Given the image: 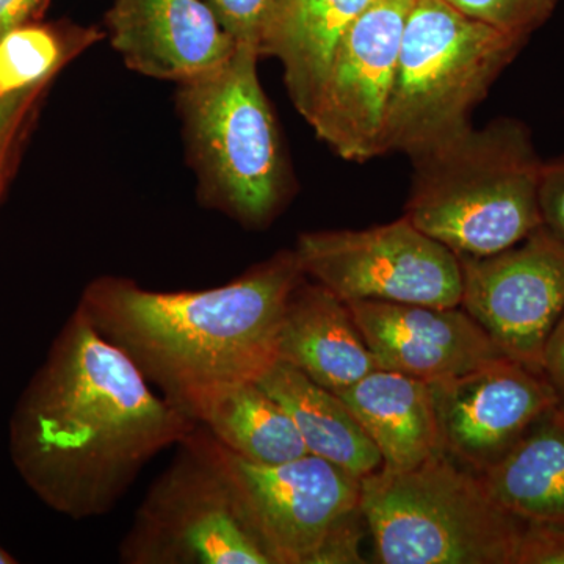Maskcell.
Returning a JSON list of instances; mask_svg holds the SVG:
<instances>
[{"instance_id":"obj_21","label":"cell","mask_w":564,"mask_h":564,"mask_svg":"<svg viewBox=\"0 0 564 564\" xmlns=\"http://www.w3.org/2000/svg\"><path fill=\"white\" fill-rule=\"evenodd\" d=\"M77 52L50 29H14L0 40V96L44 87Z\"/></svg>"},{"instance_id":"obj_25","label":"cell","mask_w":564,"mask_h":564,"mask_svg":"<svg viewBox=\"0 0 564 564\" xmlns=\"http://www.w3.org/2000/svg\"><path fill=\"white\" fill-rule=\"evenodd\" d=\"M41 88L43 87L0 96V192L9 173L14 143Z\"/></svg>"},{"instance_id":"obj_8","label":"cell","mask_w":564,"mask_h":564,"mask_svg":"<svg viewBox=\"0 0 564 564\" xmlns=\"http://www.w3.org/2000/svg\"><path fill=\"white\" fill-rule=\"evenodd\" d=\"M217 447L272 564L362 563L361 478L313 454L259 464Z\"/></svg>"},{"instance_id":"obj_14","label":"cell","mask_w":564,"mask_h":564,"mask_svg":"<svg viewBox=\"0 0 564 564\" xmlns=\"http://www.w3.org/2000/svg\"><path fill=\"white\" fill-rule=\"evenodd\" d=\"M107 29L129 68L180 85L218 68L237 47L203 0H117Z\"/></svg>"},{"instance_id":"obj_17","label":"cell","mask_w":564,"mask_h":564,"mask_svg":"<svg viewBox=\"0 0 564 564\" xmlns=\"http://www.w3.org/2000/svg\"><path fill=\"white\" fill-rule=\"evenodd\" d=\"M337 395L377 445L384 469H411L443 452L432 386L378 367Z\"/></svg>"},{"instance_id":"obj_3","label":"cell","mask_w":564,"mask_h":564,"mask_svg":"<svg viewBox=\"0 0 564 564\" xmlns=\"http://www.w3.org/2000/svg\"><path fill=\"white\" fill-rule=\"evenodd\" d=\"M413 161L404 217L456 256L496 254L543 226L544 161L521 121L470 128Z\"/></svg>"},{"instance_id":"obj_10","label":"cell","mask_w":564,"mask_h":564,"mask_svg":"<svg viewBox=\"0 0 564 564\" xmlns=\"http://www.w3.org/2000/svg\"><path fill=\"white\" fill-rule=\"evenodd\" d=\"M458 258L463 310L503 355L543 372L545 344L564 313V240L543 225L496 254Z\"/></svg>"},{"instance_id":"obj_24","label":"cell","mask_w":564,"mask_h":564,"mask_svg":"<svg viewBox=\"0 0 564 564\" xmlns=\"http://www.w3.org/2000/svg\"><path fill=\"white\" fill-rule=\"evenodd\" d=\"M514 564H564V521H525Z\"/></svg>"},{"instance_id":"obj_26","label":"cell","mask_w":564,"mask_h":564,"mask_svg":"<svg viewBox=\"0 0 564 564\" xmlns=\"http://www.w3.org/2000/svg\"><path fill=\"white\" fill-rule=\"evenodd\" d=\"M540 206L545 228L564 240V155L544 162L541 172Z\"/></svg>"},{"instance_id":"obj_6","label":"cell","mask_w":564,"mask_h":564,"mask_svg":"<svg viewBox=\"0 0 564 564\" xmlns=\"http://www.w3.org/2000/svg\"><path fill=\"white\" fill-rule=\"evenodd\" d=\"M361 511L383 564H514L525 524L444 452L362 477Z\"/></svg>"},{"instance_id":"obj_23","label":"cell","mask_w":564,"mask_h":564,"mask_svg":"<svg viewBox=\"0 0 564 564\" xmlns=\"http://www.w3.org/2000/svg\"><path fill=\"white\" fill-rule=\"evenodd\" d=\"M237 44L259 51L272 0H203ZM261 55V54H259Z\"/></svg>"},{"instance_id":"obj_9","label":"cell","mask_w":564,"mask_h":564,"mask_svg":"<svg viewBox=\"0 0 564 564\" xmlns=\"http://www.w3.org/2000/svg\"><path fill=\"white\" fill-rule=\"evenodd\" d=\"M307 280L343 302L462 306V262L406 217L361 231L304 232L295 247Z\"/></svg>"},{"instance_id":"obj_16","label":"cell","mask_w":564,"mask_h":564,"mask_svg":"<svg viewBox=\"0 0 564 564\" xmlns=\"http://www.w3.org/2000/svg\"><path fill=\"white\" fill-rule=\"evenodd\" d=\"M372 0H272L259 54L276 58L304 120L315 109L345 33Z\"/></svg>"},{"instance_id":"obj_22","label":"cell","mask_w":564,"mask_h":564,"mask_svg":"<svg viewBox=\"0 0 564 564\" xmlns=\"http://www.w3.org/2000/svg\"><path fill=\"white\" fill-rule=\"evenodd\" d=\"M455 9L499 31L529 41L554 13L560 0H447Z\"/></svg>"},{"instance_id":"obj_1","label":"cell","mask_w":564,"mask_h":564,"mask_svg":"<svg viewBox=\"0 0 564 564\" xmlns=\"http://www.w3.org/2000/svg\"><path fill=\"white\" fill-rule=\"evenodd\" d=\"M198 426L77 307L18 404L11 458L47 507L82 521L113 510Z\"/></svg>"},{"instance_id":"obj_29","label":"cell","mask_w":564,"mask_h":564,"mask_svg":"<svg viewBox=\"0 0 564 564\" xmlns=\"http://www.w3.org/2000/svg\"><path fill=\"white\" fill-rule=\"evenodd\" d=\"M11 563H14V560L11 558V556L9 554H7L6 551H2V549H0V564H11Z\"/></svg>"},{"instance_id":"obj_27","label":"cell","mask_w":564,"mask_h":564,"mask_svg":"<svg viewBox=\"0 0 564 564\" xmlns=\"http://www.w3.org/2000/svg\"><path fill=\"white\" fill-rule=\"evenodd\" d=\"M543 373L564 400V313L545 344Z\"/></svg>"},{"instance_id":"obj_28","label":"cell","mask_w":564,"mask_h":564,"mask_svg":"<svg viewBox=\"0 0 564 564\" xmlns=\"http://www.w3.org/2000/svg\"><path fill=\"white\" fill-rule=\"evenodd\" d=\"M43 0H0V40L24 25Z\"/></svg>"},{"instance_id":"obj_2","label":"cell","mask_w":564,"mask_h":564,"mask_svg":"<svg viewBox=\"0 0 564 564\" xmlns=\"http://www.w3.org/2000/svg\"><path fill=\"white\" fill-rule=\"evenodd\" d=\"M304 278L295 250L281 251L209 291L154 292L99 278L79 310L195 421L223 391L261 380L280 361L282 315Z\"/></svg>"},{"instance_id":"obj_13","label":"cell","mask_w":564,"mask_h":564,"mask_svg":"<svg viewBox=\"0 0 564 564\" xmlns=\"http://www.w3.org/2000/svg\"><path fill=\"white\" fill-rule=\"evenodd\" d=\"M345 303L378 367L426 384L462 377L507 356L462 306Z\"/></svg>"},{"instance_id":"obj_11","label":"cell","mask_w":564,"mask_h":564,"mask_svg":"<svg viewBox=\"0 0 564 564\" xmlns=\"http://www.w3.org/2000/svg\"><path fill=\"white\" fill-rule=\"evenodd\" d=\"M415 0H372L345 33L310 122L339 158L383 154L386 111L408 14Z\"/></svg>"},{"instance_id":"obj_20","label":"cell","mask_w":564,"mask_h":564,"mask_svg":"<svg viewBox=\"0 0 564 564\" xmlns=\"http://www.w3.org/2000/svg\"><path fill=\"white\" fill-rule=\"evenodd\" d=\"M223 447L259 464H280L310 454L291 415L258 381L226 389L195 415Z\"/></svg>"},{"instance_id":"obj_7","label":"cell","mask_w":564,"mask_h":564,"mask_svg":"<svg viewBox=\"0 0 564 564\" xmlns=\"http://www.w3.org/2000/svg\"><path fill=\"white\" fill-rule=\"evenodd\" d=\"M120 556L131 564H272L203 426L144 497Z\"/></svg>"},{"instance_id":"obj_19","label":"cell","mask_w":564,"mask_h":564,"mask_svg":"<svg viewBox=\"0 0 564 564\" xmlns=\"http://www.w3.org/2000/svg\"><path fill=\"white\" fill-rule=\"evenodd\" d=\"M480 475L494 502L524 521H564V400Z\"/></svg>"},{"instance_id":"obj_18","label":"cell","mask_w":564,"mask_h":564,"mask_svg":"<svg viewBox=\"0 0 564 564\" xmlns=\"http://www.w3.org/2000/svg\"><path fill=\"white\" fill-rule=\"evenodd\" d=\"M258 383L291 415L310 454L359 478L383 466L377 445L336 392L282 361Z\"/></svg>"},{"instance_id":"obj_4","label":"cell","mask_w":564,"mask_h":564,"mask_svg":"<svg viewBox=\"0 0 564 564\" xmlns=\"http://www.w3.org/2000/svg\"><path fill=\"white\" fill-rule=\"evenodd\" d=\"M261 55L237 44L218 68L180 85L177 110L204 202L247 228L276 217L289 166L272 106L258 76Z\"/></svg>"},{"instance_id":"obj_12","label":"cell","mask_w":564,"mask_h":564,"mask_svg":"<svg viewBox=\"0 0 564 564\" xmlns=\"http://www.w3.org/2000/svg\"><path fill=\"white\" fill-rule=\"evenodd\" d=\"M432 386L441 447L484 474L562 397L543 372L502 356Z\"/></svg>"},{"instance_id":"obj_5","label":"cell","mask_w":564,"mask_h":564,"mask_svg":"<svg viewBox=\"0 0 564 564\" xmlns=\"http://www.w3.org/2000/svg\"><path fill=\"white\" fill-rule=\"evenodd\" d=\"M525 43L447 0H415L386 111L383 154L415 158L469 131L475 107Z\"/></svg>"},{"instance_id":"obj_15","label":"cell","mask_w":564,"mask_h":564,"mask_svg":"<svg viewBox=\"0 0 564 564\" xmlns=\"http://www.w3.org/2000/svg\"><path fill=\"white\" fill-rule=\"evenodd\" d=\"M280 361L336 393L378 369L347 303L307 278L282 315Z\"/></svg>"}]
</instances>
